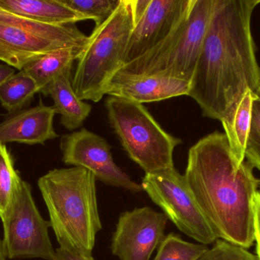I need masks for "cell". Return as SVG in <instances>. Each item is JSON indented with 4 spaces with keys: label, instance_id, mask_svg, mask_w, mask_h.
<instances>
[{
    "label": "cell",
    "instance_id": "1",
    "mask_svg": "<svg viewBox=\"0 0 260 260\" xmlns=\"http://www.w3.org/2000/svg\"><path fill=\"white\" fill-rule=\"evenodd\" d=\"M260 0H218L190 81L204 117L220 122L247 91L260 89L251 18Z\"/></svg>",
    "mask_w": 260,
    "mask_h": 260
},
{
    "label": "cell",
    "instance_id": "2",
    "mask_svg": "<svg viewBox=\"0 0 260 260\" xmlns=\"http://www.w3.org/2000/svg\"><path fill=\"white\" fill-rule=\"evenodd\" d=\"M253 169L235 160L225 134L216 131L189 148L184 174L218 239L245 249L255 241L259 181Z\"/></svg>",
    "mask_w": 260,
    "mask_h": 260
},
{
    "label": "cell",
    "instance_id": "3",
    "mask_svg": "<svg viewBox=\"0 0 260 260\" xmlns=\"http://www.w3.org/2000/svg\"><path fill=\"white\" fill-rule=\"evenodd\" d=\"M96 180L92 172L76 166L52 169L38 180L60 248L92 255L96 236L102 229Z\"/></svg>",
    "mask_w": 260,
    "mask_h": 260
},
{
    "label": "cell",
    "instance_id": "4",
    "mask_svg": "<svg viewBox=\"0 0 260 260\" xmlns=\"http://www.w3.org/2000/svg\"><path fill=\"white\" fill-rule=\"evenodd\" d=\"M134 27L130 0H121L111 17L94 27L78 58L72 85L82 100L99 102L107 86L124 65L125 54Z\"/></svg>",
    "mask_w": 260,
    "mask_h": 260
},
{
    "label": "cell",
    "instance_id": "5",
    "mask_svg": "<svg viewBox=\"0 0 260 260\" xmlns=\"http://www.w3.org/2000/svg\"><path fill=\"white\" fill-rule=\"evenodd\" d=\"M218 2L194 0L189 15L166 40L123 65L116 75H159L190 82Z\"/></svg>",
    "mask_w": 260,
    "mask_h": 260
},
{
    "label": "cell",
    "instance_id": "6",
    "mask_svg": "<svg viewBox=\"0 0 260 260\" xmlns=\"http://www.w3.org/2000/svg\"><path fill=\"white\" fill-rule=\"evenodd\" d=\"M105 107L123 150L145 174L174 167V151L181 139L166 132L142 104L109 96Z\"/></svg>",
    "mask_w": 260,
    "mask_h": 260
},
{
    "label": "cell",
    "instance_id": "7",
    "mask_svg": "<svg viewBox=\"0 0 260 260\" xmlns=\"http://www.w3.org/2000/svg\"><path fill=\"white\" fill-rule=\"evenodd\" d=\"M88 40L75 24L38 22L0 6V61L20 71L53 50L84 48Z\"/></svg>",
    "mask_w": 260,
    "mask_h": 260
},
{
    "label": "cell",
    "instance_id": "8",
    "mask_svg": "<svg viewBox=\"0 0 260 260\" xmlns=\"http://www.w3.org/2000/svg\"><path fill=\"white\" fill-rule=\"evenodd\" d=\"M141 186L182 233L206 246L218 240L194 198L186 177L175 168L145 174Z\"/></svg>",
    "mask_w": 260,
    "mask_h": 260
},
{
    "label": "cell",
    "instance_id": "9",
    "mask_svg": "<svg viewBox=\"0 0 260 260\" xmlns=\"http://www.w3.org/2000/svg\"><path fill=\"white\" fill-rule=\"evenodd\" d=\"M1 221L8 259L54 260L56 250L49 236L50 222L41 216L30 185L24 180Z\"/></svg>",
    "mask_w": 260,
    "mask_h": 260
},
{
    "label": "cell",
    "instance_id": "10",
    "mask_svg": "<svg viewBox=\"0 0 260 260\" xmlns=\"http://www.w3.org/2000/svg\"><path fill=\"white\" fill-rule=\"evenodd\" d=\"M134 27L124 65L166 40L189 15L194 0H130Z\"/></svg>",
    "mask_w": 260,
    "mask_h": 260
},
{
    "label": "cell",
    "instance_id": "11",
    "mask_svg": "<svg viewBox=\"0 0 260 260\" xmlns=\"http://www.w3.org/2000/svg\"><path fill=\"white\" fill-rule=\"evenodd\" d=\"M62 161L68 166L84 168L105 184L127 189L133 193L142 191L114 161L111 145L102 136L82 128L61 137Z\"/></svg>",
    "mask_w": 260,
    "mask_h": 260
},
{
    "label": "cell",
    "instance_id": "12",
    "mask_svg": "<svg viewBox=\"0 0 260 260\" xmlns=\"http://www.w3.org/2000/svg\"><path fill=\"white\" fill-rule=\"evenodd\" d=\"M168 221L163 212L149 207L123 212L113 234V255L120 260H149L165 238Z\"/></svg>",
    "mask_w": 260,
    "mask_h": 260
},
{
    "label": "cell",
    "instance_id": "13",
    "mask_svg": "<svg viewBox=\"0 0 260 260\" xmlns=\"http://www.w3.org/2000/svg\"><path fill=\"white\" fill-rule=\"evenodd\" d=\"M190 82L169 76L115 75L107 86L106 95L143 104L188 96Z\"/></svg>",
    "mask_w": 260,
    "mask_h": 260
},
{
    "label": "cell",
    "instance_id": "14",
    "mask_svg": "<svg viewBox=\"0 0 260 260\" xmlns=\"http://www.w3.org/2000/svg\"><path fill=\"white\" fill-rule=\"evenodd\" d=\"M56 114L53 106L43 102L0 123V143H25L28 145H44L47 140L58 137L53 127Z\"/></svg>",
    "mask_w": 260,
    "mask_h": 260
},
{
    "label": "cell",
    "instance_id": "15",
    "mask_svg": "<svg viewBox=\"0 0 260 260\" xmlns=\"http://www.w3.org/2000/svg\"><path fill=\"white\" fill-rule=\"evenodd\" d=\"M71 71L69 70L58 76L41 93L52 98L56 114L61 115L62 126L73 131L82 127L92 108L75 93L72 85Z\"/></svg>",
    "mask_w": 260,
    "mask_h": 260
},
{
    "label": "cell",
    "instance_id": "16",
    "mask_svg": "<svg viewBox=\"0 0 260 260\" xmlns=\"http://www.w3.org/2000/svg\"><path fill=\"white\" fill-rule=\"evenodd\" d=\"M3 9L32 21L50 24H75L90 20L63 0H0Z\"/></svg>",
    "mask_w": 260,
    "mask_h": 260
},
{
    "label": "cell",
    "instance_id": "17",
    "mask_svg": "<svg viewBox=\"0 0 260 260\" xmlns=\"http://www.w3.org/2000/svg\"><path fill=\"white\" fill-rule=\"evenodd\" d=\"M83 48H62L46 53L27 64L22 70L31 76L38 85L39 93L62 73L72 70Z\"/></svg>",
    "mask_w": 260,
    "mask_h": 260
},
{
    "label": "cell",
    "instance_id": "18",
    "mask_svg": "<svg viewBox=\"0 0 260 260\" xmlns=\"http://www.w3.org/2000/svg\"><path fill=\"white\" fill-rule=\"evenodd\" d=\"M252 93L247 91L232 112L222 121L232 156L238 163L245 161L247 138L251 123Z\"/></svg>",
    "mask_w": 260,
    "mask_h": 260
},
{
    "label": "cell",
    "instance_id": "19",
    "mask_svg": "<svg viewBox=\"0 0 260 260\" xmlns=\"http://www.w3.org/2000/svg\"><path fill=\"white\" fill-rule=\"evenodd\" d=\"M38 93L33 78L21 70L0 86V103L8 112H15L25 106Z\"/></svg>",
    "mask_w": 260,
    "mask_h": 260
},
{
    "label": "cell",
    "instance_id": "20",
    "mask_svg": "<svg viewBox=\"0 0 260 260\" xmlns=\"http://www.w3.org/2000/svg\"><path fill=\"white\" fill-rule=\"evenodd\" d=\"M22 180L15 169L12 154L0 143V219H3Z\"/></svg>",
    "mask_w": 260,
    "mask_h": 260
},
{
    "label": "cell",
    "instance_id": "21",
    "mask_svg": "<svg viewBox=\"0 0 260 260\" xmlns=\"http://www.w3.org/2000/svg\"><path fill=\"white\" fill-rule=\"evenodd\" d=\"M208 249L204 244L187 242L171 233L160 243L154 260H197Z\"/></svg>",
    "mask_w": 260,
    "mask_h": 260
},
{
    "label": "cell",
    "instance_id": "22",
    "mask_svg": "<svg viewBox=\"0 0 260 260\" xmlns=\"http://www.w3.org/2000/svg\"><path fill=\"white\" fill-rule=\"evenodd\" d=\"M121 0H63L73 10L88 17L95 23V27L102 25L114 13Z\"/></svg>",
    "mask_w": 260,
    "mask_h": 260
},
{
    "label": "cell",
    "instance_id": "23",
    "mask_svg": "<svg viewBox=\"0 0 260 260\" xmlns=\"http://www.w3.org/2000/svg\"><path fill=\"white\" fill-rule=\"evenodd\" d=\"M251 123L246 147L245 158L260 170V89L252 93Z\"/></svg>",
    "mask_w": 260,
    "mask_h": 260
},
{
    "label": "cell",
    "instance_id": "24",
    "mask_svg": "<svg viewBox=\"0 0 260 260\" xmlns=\"http://www.w3.org/2000/svg\"><path fill=\"white\" fill-rule=\"evenodd\" d=\"M197 260H259L247 249L223 240H217L213 247L208 249Z\"/></svg>",
    "mask_w": 260,
    "mask_h": 260
},
{
    "label": "cell",
    "instance_id": "25",
    "mask_svg": "<svg viewBox=\"0 0 260 260\" xmlns=\"http://www.w3.org/2000/svg\"><path fill=\"white\" fill-rule=\"evenodd\" d=\"M54 260H95L92 255L79 254V253H72L64 249L59 248L56 250Z\"/></svg>",
    "mask_w": 260,
    "mask_h": 260
},
{
    "label": "cell",
    "instance_id": "26",
    "mask_svg": "<svg viewBox=\"0 0 260 260\" xmlns=\"http://www.w3.org/2000/svg\"><path fill=\"white\" fill-rule=\"evenodd\" d=\"M255 241L256 242L257 257L260 260V195L258 192L255 209Z\"/></svg>",
    "mask_w": 260,
    "mask_h": 260
},
{
    "label": "cell",
    "instance_id": "27",
    "mask_svg": "<svg viewBox=\"0 0 260 260\" xmlns=\"http://www.w3.org/2000/svg\"><path fill=\"white\" fill-rule=\"evenodd\" d=\"M15 74V69L6 64H0V86Z\"/></svg>",
    "mask_w": 260,
    "mask_h": 260
},
{
    "label": "cell",
    "instance_id": "28",
    "mask_svg": "<svg viewBox=\"0 0 260 260\" xmlns=\"http://www.w3.org/2000/svg\"><path fill=\"white\" fill-rule=\"evenodd\" d=\"M6 250H5L4 245H3V239L0 238V260H7Z\"/></svg>",
    "mask_w": 260,
    "mask_h": 260
},
{
    "label": "cell",
    "instance_id": "29",
    "mask_svg": "<svg viewBox=\"0 0 260 260\" xmlns=\"http://www.w3.org/2000/svg\"><path fill=\"white\" fill-rule=\"evenodd\" d=\"M259 195H260V190L259 191Z\"/></svg>",
    "mask_w": 260,
    "mask_h": 260
}]
</instances>
